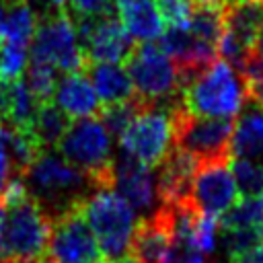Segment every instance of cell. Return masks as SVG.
<instances>
[{"label":"cell","instance_id":"6da1fadb","mask_svg":"<svg viewBox=\"0 0 263 263\" xmlns=\"http://www.w3.org/2000/svg\"><path fill=\"white\" fill-rule=\"evenodd\" d=\"M0 197L6 205L0 263H41L47 253L51 216L18 175L10 177Z\"/></svg>","mask_w":263,"mask_h":263},{"label":"cell","instance_id":"7a4b0ae2","mask_svg":"<svg viewBox=\"0 0 263 263\" xmlns=\"http://www.w3.org/2000/svg\"><path fill=\"white\" fill-rule=\"evenodd\" d=\"M247 101V84L242 74L222 58L179 88V103L193 115L201 117H234Z\"/></svg>","mask_w":263,"mask_h":263},{"label":"cell","instance_id":"3957f363","mask_svg":"<svg viewBox=\"0 0 263 263\" xmlns=\"http://www.w3.org/2000/svg\"><path fill=\"white\" fill-rule=\"evenodd\" d=\"M55 146L70 164L86 175L92 189H113L115 156L111 134L99 117H84L76 123H70Z\"/></svg>","mask_w":263,"mask_h":263},{"label":"cell","instance_id":"277c9868","mask_svg":"<svg viewBox=\"0 0 263 263\" xmlns=\"http://www.w3.org/2000/svg\"><path fill=\"white\" fill-rule=\"evenodd\" d=\"M18 177H23L29 193L45 208L49 216H55L62 210L82 201L92 191L86 175L70 164L60 152L55 154L51 150H43Z\"/></svg>","mask_w":263,"mask_h":263},{"label":"cell","instance_id":"5b68a950","mask_svg":"<svg viewBox=\"0 0 263 263\" xmlns=\"http://www.w3.org/2000/svg\"><path fill=\"white\" fill-rule=\"evenodd\" d=\"M29 62L47 64L60 72L84 70L86 60L78 43L76 23L66 6H49L35 25Z\"/></svg>","mask_w":263,"mask_h":263},{"label":"cell","instance_id":"8992f818","mask_svg":"<svg viewBox=\"0 0 263 263\" xmlns=\"http://www.w3.org/2000/svg\"><path fill=\"white\" fill-rule=\"evenodd\" d=\"M80 210L92 228L103 259L127 255L129 236L134 230V208L113 189H92Z\"/></svg>","mask_w":263,"mask_h":263},{"label":"cell","instance_id":"52a82bcc","mask_svg":"<svg viewBox=\"0 0 263 263\" xmlns=\"http://www.w3.org/2000/svg\"><path fill=\"white\" fill-rule=\"evenodd\" d=\"M173 146L191 154L197 162L232 158L230 140L234 117H201L193 115L179 101L171 105Z\"/></svg>","mask_w":263,"mask_h":263},{"label":"cell","instance_id":"ba28073f","mask_svg":"<svg viewBox=\"0 0 263 263\" xmlns=\"http://www.w3.org/2000/svg\"><path fill=\"white\" fill-rule=\"evenodd\" d=\"M173 101L142 103L140 111L119 138L121 152L146 166H158L173 148Z\"/></svg>","mask_w":263,"mask_h":263},{"label":"cell","instance_id":"9c48e42d","mask_svg":"<svg viewBox=\"0 0 263 263\" xmlns=\"http://www.w3.org/2000/svg\"><path fill=\"white\" fill-rule=\"evenodd\" d=\"M125 68L134 82L136 97L144 103L173 101L181 88L175 62L154 41L134 45L125 60Z\"/></svg>","mask_w":263,"mask_h":263},{"label":"cell","instance_id":"30bf717a","mask_svg":"<svg viewBox=\"0 0 263 263\" xmlns=\"http://www.w3.org/2000/svg\"><path fill=\"white\" fill-rule=\"evenodd\" d=\"M43 261L103 263L97 236L80 210V201L51 216V232H49L47 253Z\"/></svg>","mask_w":263,"mask_h":263},{"label":"cell","instance_id":"8fae6325","mask_svg":"<svg viewBox=\"0 0 263 263\" xmlns=\"http://www.w3.org/2000/svg\"><path fill=\"white\" fill-rule=\"evenodd\" d=\"M263 29V0H226L218 55L242 70Z\"/></svg>","mask_w":263,"mask_h":263},{"label":"cell","instance_id":"7c38bea8","mask_svg":"<svg viewBox=\"0 0 263 263\" xmlns=\"http://www.w3.org/2000/svg\"><path fill=\"white\" fill-rule=\"evenodd\" d=\"M78 43L86 64L115 62L121 64L134 49V39L127 35L115 12L74 18Z\"/></svg>","mask_w":263,"mask_h":263},{"label":"cell","instance_id":"4fadbf2b","mask_svg":"<svg viewBox=\"0 0 263 263\" xmlns=\"http://www.w3.org/2000/svg\"><path fill=\"white\" fill-rule=\"evenodd\" d=\"M230 160L232 158L197 162L189 189V201L199 214L220 218L234 203L238 187L230 168Z\"/></svg>","mask_w":263,"mask_h":263},{"label":"cell","instance_id":"5bb4252c","mask_svg":"<svg viewBox=\"0 0 263 263\" xmlns=\"http://www.w3.org/2000/svg\"><path fill=\"white\" fill-rule=\"evenodd\" d=\"M173 214L166 205L160 203L152 216L134 224L127 255H132L138 263H160L173 242Z\"/></svg>","mask_w":263,"mask_h":263},{"label":"cell","instance_id":"9a60e30c","mask_svg":"<svg viewBox=\"0 0 263 263\" xmlns=\"http://www.w3.org/2000/svg\"><path fill=\"white\" fill-rule=\"evenodd\" d=\"M117 193L136 210L146 212L152 208L156 197V179L152 168L132 158L129 154H121L115 158V185Z\"/></svg>","mask_w":263,"mask_h":263},{"label":"cell","instance_id":"2e32d148","mask_svg":"<svg viewBox=\"0 0 263 263\" xmlns=\"http://www.w3.org/2000/svg\"><path fill=\"white\" fill-rule=\"evenodd\" d=\"M197 168V160L179 150L171 148V152L164 156V160L158 164V179H156V193L162 203H179L189 199L191 181Z\"/></svg>","mask_w":263,"mask_h":263},{"label":"cell","instance_id":"e0dca14e","mask_svg":"<svg viewBox=\"0 0 263 263\" xmlns=\"http://www.w3.org/2000/svg\"><path fill=\"white\" fill-rule=\"evenodd\" d=\"M55 103L70 119L99 117L103 109L95 86L84 70L64 72L55 86Z\"/></svg>","mask_w":263,"mask_h":263},{"label":"cell","instance_id":"ac0fdd59","mask_svg":"<svg viewBox=\"0 0 263 263\" xmlns=\"http://www.w3.org/2000/svg\"><path fill=\"white\" fill-rule=\"evenodd\" d=\"M115 14L134 41H156L164 33V21L156 0H117Z\"/></svg>","mask_w":263,"mask_h":263},{"label":"cell","instance_id":"d6986e66","mask_svg":"<svg viewBox=\"0 0 263 263\" xmlns=\"http://www.w3.org/2000/svg\"><path fill=\"white\" fill-rule=\"evenodd\" d=\"M103 107L136 99V88L125 66L115 62H90L84 66Z\"/></svg>","mask_w":263,"mask_h":263},{"label":"cell","instance_id":"ffe728a7","mask_svg":"<svg viewBox=\"0 0 263 263\" xmlns=\"http://www.w3.org/2000/svg\"><path fill=\"white\" fill-rule=\"evenodd\" d=\"M39 103L33 99L23 78L0 80V125L31 127Z\"/></svg>","mask_w":263,"mask_h":263},{"label":"cell","instance_id":"44dd1931","mask_svg":"<svg viewBox=\"0 0 263 263\" xmlns=\"http://www.w3.org/2000/svg\"><path fill=\"white\" fill-rule=\"evenodd\" d=\"M249 101V99H247ZM251 105L242 109L240 117L234 119L230 154L234 158H261L263 156V107Z\"/></svg>","mask_w":263,"mask_h":263},{"label":"cell","instance_id":"7402d4cb","mask_svg":"<svg viewBox=\"0 0 263 263\" xmlns=\"http://www.w3.org/2000/svg\"><path fill=\"white\" fill-rule=\"evenodd\" d=\"M37 16L29 0H0V41L29 45Z\"/></svg>","mask_w":263,"mask_h":263},{"label":"cell","instance_id":"603a6c76","mask_svg":"<svg viewBox=\"0 0 263 263\" xmlns=\"http://www.w3.org/2000/svg\"><path fill=\"white\" fill-rule=\"evenodd\" d=\"M68 127H70V117L58 107L55 101L41 103L31 123V132L35 134L43 150H49L51 146H55Z\"/></svg>","mask_w":263,"mask_h":263},{"label":"cell","instance_id":"cb8c5ba5","mask_svg":"<svg viewBox=\"0 0 263 263\" xmlns=\"http://www.w3.org/2000/svg\"><path fill=\"white\" fill-rule=\"evenodd\" d=\"M220 230H236V228H249V226H261L263 224V193L242 197L238 203H232L220 218H218Z\"/></svg>","mask_w":263,"mask_h":263},{"label":"cell","instance_id":"d4e9b609","mask_svg":"<svg viewBox=\"0 0 263 263\" xmlns=\"http://www.w3.org/2000/svg\"><path fill=\"white\" fill-rule=\"evenodd\" d=\"M55 68L47 66V64H39V62H29L27 70H25V84L31 90L33 99L41 105L47 101H53L55 97V86H58V76H55Z\"/></svg>","mask_w":263,"mask_h":263},{"label":"cell","instance_id":"484cf974","mask_svg":"<svg viewBox=\"0 0 263 263\" xmlns=\"http://www.w3.org/2000/svg\"><path fill=\"white\" fill-rule=\"evenodd\" d=\"M142 103H144V101H140V99L136 97V99L125 101V103L107 105V107H103V109H101L99 119H101V123L107 127V132L119 140V138H121V134L127 129V125L132 123V119L136 117V113L140 111Z\"/></svg>","mask_w":263,"mask_h":263},{"label":"cell","instance_id":"4316f807","mask_svg":"<svg viewBox=\"0 0 263 263\" xmlns=\"http://www.w3.org/2000/svg\"><path fill=\"white\" fill-rule=\"evenodd\" d=\"M230 168L238 187V193L245 197L263 193V164L253 158H234L230 160Z\"/></svg>","mask_w":263,"mask_h":263},{"label":"cell","instance_id":"83f0119b","mask_svg":"<svg viewBox=\"0 0 263 263\" xmlns=\"http://www.w3.org/2000/svg\"><path fill=\"white\" fill-rule=\"evenodd\" d=\"M29 64V49L27 45L4 43L0 47V80H14L23 78V72Z\"/></svg>","mask_w":263,"mask_h":263},{"label":"cell","instance_id":"f1b7e54d","mask_svg":"<svg viewBox=\"0 0 263 263\" xmlns=\"http://www.w3.org/2000/svg\"><path fill=\"white\" fill-rule=\"evenodd\" d=\"M263 226V224H261ZM261 226H249V228H236L226 232V251L228 257L234 259L263 242V228Z\"/></svg>","mask_w":263,"mask_h":263},{"label":"cell","instance_id":"f546056e","mask_svg":"<svg viewBox=\"0 0 263 263\" xmlns=\"http://www.w3.org/2000/svg\"><path fill=\"white\" fill-rule=\"evenodd\" d=\"M212 257L199 251L187 238H173L168 251L160 259V263H210Z\"/></svg>","mask_w":263,"mask_h":263},{"label":"cell","instance_id":"4dcf8cb0","mask_svg":"<svg viewBox=\"0 0 263 263\" xmlns=\"http://www.w3.org/2000/svg\"><path fill=\"white\" fill-rule=\"evenodd\" d=\"M164 27H181L191 16L193 0H156Z\"/></svg>","mask_w":263,"mask_h":263},{"label":"cell","instance_id":"1f68e13d","mask_svg":"<svg viewBox=\"0 0 263 263\" xmlns=\"http://www.w3.org/2000/svg\"><path fill=\"white\" fill-rule=\"evenodd\" d=\"M115 2L117 0H68V12L72 18L80 16H97V14H109L115 12Z\"/></svg>","mask_w":263,"mask_h":263},{"label":"cell","instance_id":"d6a6232c","mask_svg":"<svg viewBox=\"0 0 263 263\" xmlns=\"http://www.w3.org/2000/svg\"><path fill=\"white\" fill-rule=\"evenodd\" d=\"M242 78H245V84H257V82H263V29L259 33V39L253 47V53L249 55V60L245 62L242 70H240Z\"/></svg>","mask_w":263,"mask_h":263},{"label":"cell","instance_id":"836d02e7","mask_svg":"<svg viewBox=\"0 0 263 263\" xmlns=\"http://www.w3.org/2000/svg\"><path fill=\"white\" fill-rule=\"evenodd\" d=\"M10 177H12V166H10V158H8V154H6L4 146H2V148H0V195H2L4 187L8 185Z\"/></svg>","mask_w":263,"mask_h":263},{"label":"cell","instance_id":"e575fe53","mask_svg":"<svg viewBox=\"0 0 263 263\" xmlns=\"http://www.w3.org/2000/svg\"><path fill=\"white\" fill-rule=\"evenodd\" d=\"M230 263H263V242L234 259H230Z\"/></svg>","mask_w":263,"mask_h":263},{"label":"cell","instance_id":"d590c367","mask_svg":"<svg viewBox=\"0 0 263 263\" xmlns=\"http://www.w3.org/2000/svg\"><path fill=\"white\" fill-rule=\"evenodd\" d=\"M247 99H249V101H253L255 105L263 107V82L249 84V86H247Z\"/></svg>","mask_w":263,"mask_h":263},{"label":"cell","instance_id":"8d00e7d4","mask_svg":"<svg viewBox=\"0 0 263 263\" xmlns=\"http://www.w3.org/2000/svg\"><path fill=\"white\" fill-rule=\"evenodd\" d=\"M4 218H6V205L0 197V257H2V236H4Z\"/></svg>","mask_w":263,"mask_h":263},{"label":"cell","instance_id":"74e56055","mask_svg":"<svg viewBox=\"0 0 263 263\" xmlns=\"http://www.w3.org/2000/svg\"><path fill=\"white\" fill-rule=\"evenodd\" d=\"M105 263H138L132 255H123V257H117V259H107Z\"/></svg>","mask_w":263,"mask_h":263},{"label":"cell","instance_id":"f35d334b","mask_svg":"<svg viewBox=\"0 0 263 263\" xmlns=\"http://www.w3.org/2000/svg\"><path fill=\"white\" fill-rule=\"evenodd\" d=\"M49 6H66V0H45Z\"/></svg>","mask_w":263,"mask_h":263},{"label":"cell","instance_id":"ab89813d","mask_svg":"<svg viewBox=\"0 0 263 263\" xmlns=\"http://www.w3.org/2000/svg\"><path fill=\"white\" fill-rule=\"evenodd\" d=\"M4 144H2V125H0V148H2Z\"/></svg>","mask_w":263,"mask_h":263},{"label":"cell","instance_id":"60d3db41","mask_svg":"<svg viewBox=\"0 0 263 263\" xmlns=\"http://www.w3.org/2000/svg\"><path fill=\"white\" fill-rule=\"evenodd\" d=\"M43 263H51V261H43Z\"/></svg>","mask_w":263,"mask_h":263},{"label":"cell","instance_id":"b9f144b4","mask_svg":"<svg viewBox=\"0 0 263 263\" xmlns=\"http://www.w3.org/2000/svg\"><path fill=\"white\" fill-rule=\"evenodd\" d=\"M0 47H2V41H0Z\"/></svg>","mask_w":263,"mask_h":263}]
</instances>
